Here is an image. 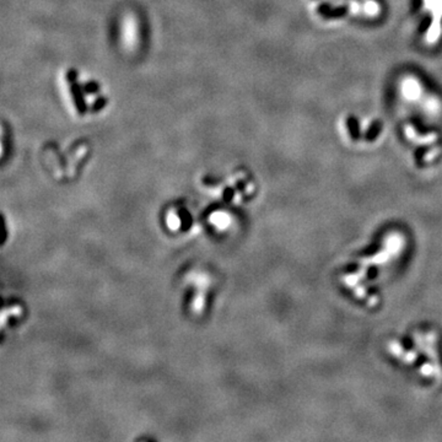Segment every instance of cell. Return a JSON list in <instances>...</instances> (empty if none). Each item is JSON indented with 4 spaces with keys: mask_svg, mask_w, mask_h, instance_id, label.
Returning <instances> with one entry per match:
<instances>
[{
    "mask_svg": "<svg viewBox=\"0 0 442 442\" xmlns=\"http://www.w3.org/2000/svg\"><path fill=\"white\" fill-rule=\"evenodd\" d=\"M72 95L76 108H78V112L80 115H84L86 110V104L84 102V100H82V92L80 90V86L76 84L75 81L72 82Z\"/></svg>",
    "mask_w": 442,
    "mask_h": 442,
    "instance_id": "6da1fadb",
    "label": "cell"
},
{
    "mask_svg": "<svg viewBox=\"0 0 442 442\" xmlns=\"http://www.w3.org/2000/svg\"><path fill=\"white\" fill-rule=\"evenodd\" d=\"M84 90L86 92H89V94H95V92L100 90V86H98L95 81H89L84 85Z\"/></svg>",
    "mask_w": 442,
    "mask_h": 442,
    "instance_id": "7a4b0ae2",
    "label": "cell"
},
{
    "mask_svg": "<svg viewBox=\"0 0 442 442\" xmlns=\"http://www.w3.org/2000/svg\"><path fill=\"white\" fill-rule=\"evenodd\" d=\"M107 103V100L104 97H101V98H98V100L96 101V102L94 103V108H92V110H95V112H96V110H100L101 108H102V107L104 106V104Z\"/></svg>",
    "mask_w": 442,
    "mask_h": 442,
    "instance_id": "3957f363",
    "label": "cell"
},
{
    "mask_svg": "<svg viewBox=\"0 0 442 442\" xmlns=\"http://www.w3.org/2000/svg\"><path fill=\"white\" fill-rule=\"evenodd\" d=\"M67 78H68V81H70V82L75 81V79H76L75 70H69V72L67 73Z\"/></svg>",
    "mask_w": 442,
    "mask_h": 442,
    "instance_id": "277c9868",
    "label": "cell"
}]
</instances>
